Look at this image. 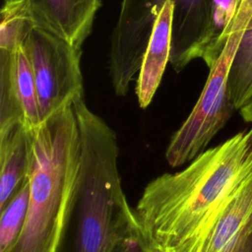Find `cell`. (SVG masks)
I'll return each mask as SVG.
<instances>
[{"mask_svg": "<svg viewBox=\"0 0 252 252\" xmlns=\"http://www.w3.org/2000/svg\"><path fill=\"white\" fill-rule=\"evenodd\" d=\"M168 0H121L112 30L108 73L113 91L125 96L138 74L154 23ZM173 4L169 63L176 73L192 62L208 22L209 0H170Z\"/></svg>", "mask_w": 252, "mask_h": 252, "instance_id": "cell-4", "label": "cell"}, {"mask_svg": "<svg viewBox=\"0 0 252 252\" xmlns=\"http://www.w3.org/2000/svg\"><path fill=\"white\" fill-rule=\"evenodd\" d=\"M252 172V127L207 149L174 173L144 188L135 211L147 252H163L192 236Z\"/></svg>", "mask_w": 252, "mask_h": 252, "instance_id": "cell-1", "label": "cell"}, {"mask_svg": "<svg viewBox=\"0 0 252 252\" xmlns=\"http://www.w3.org/2000/svg\"><path fill=\"white\" fill-rule=\"evenodd\" d=\"M30 183L27 178L0 211V252H9L19 240L29 212Z\"/></svg>", "mask_w": 252, "mask_h": 252, "instance_id": "cell-15", "label": "cell"}, {"mask_svg": "<svg viewBox=\"0 0 252 252\" xmlns=\"http://www.w3.org/2000/svg\"><path fill=\"white\" fill-rule=\"evenodd\" d=\"M244 31L234 32L209 76L192 111L171 136L165 150L169 166L179 167L206 151L217 133L236 110L229 95L227 76L229 65Z\"/></svg>", "mask_w": 252, "mask_h": 252, "instance_id": "cell-5", "label": "cell"}, {"mask_svg": "<svg viewBox=\"0 0 252 252\" xmlns=\"http://www.w3.org/2000/svg\"><path fill=\"white\" fill-rule=\"evenodd\" d=\"M38 24L82 49L92 32L100 0H30Z\"/></svg>", "mask_w": 252, "mask_h": 252, "instance_id": "cell-9", "label": "cell"}, {"mask_svg": "<svg viewBox=\"0 0 252 252\" xmlns=\"http://www.w3.org/2000/svg\"><path fill=\"white\" fill-rule=\"evenodd\" d=\"M224 252H252V219L239 237Z\"/></svg>", "mask_w": 252, "mask_h": 252, "instance_id": "cell-18", "label": "cell"}, {"mask_svg": "<svg viewBox=\"0 0 252 252\" xmlns=\"http://www.w3.org/2000/svg\"><path fill=\"white\" fill-rule=\"evenodd\" d=\"M252 29V0H242L233 27V32Z\"/></svg>", "mask_w": 252, "mask_h": 252, "instance_id": "cell-17", "label": "cell"}, {"mask_svg": "<svg viewBox=\"0 0 252 252\" xmlns=\"http://www.w3.org/2000/svg\"><path fill=\"white\" fill-rule=\"evenodd\" d=\"M252 219V172L188 239L163 252H224Z\"/></svg>", "mask_w": 252, "mask_h": 252, "instance_id": "cell-8", "label": "cell"}, {"mask_svg": "<svg viewBox=\"0 0 252 252\" xmlns=\"http://www.w3.org/2000/svg\"><path fill=\"white\" fill-rule=\"evenodd\" d=\"M30 156V134L24 124L0 130V211L28 178Z\"/></svg>", "mask_w": 252, "mask_h": 252, "instance_id": "cell-11", "label": "cell"}, {"mask_svg": "<svg viewBox=\"0 0 252 252\" xmlns=\"http://www.w3.org/2000/svg\"><path fill=\"white\" fill-rule=\"evenodd\" d=\"M110 252H147L138 226L122 237Z\"/></svg>", "mask_w": 252, "mask_h": 252, "instance_id": "cell-16", "label": "cell"}, {"mask_svg": "<svg viewBox=\"0 0 252 252\" xmlns=\"http://www.w3.org/2000/svg\"><path fill=\"white\" fill-rule=\"evenodd\" d=\"M29 134V212L23 232L9 252H55L80 167V133L73 105L30 128Z\"/></svg>", "mask_w": 252, "mask_h": 252, "instance_id": "cell-3", "label": "cell"}, {"mask_svg": "<svg viewBox=\"0 0 252 252\" xmlns=\"http://www.w3.org/2000/svg\"><path fill=\"white\" fill-rule=\"evenodd\" d=\"M242 0H209L208 22L193 59H202L210 69L220 56L230 35Z\"/></svg>", "mask_w": 252, "mask_h": 252, "instance_id": "cell-12", "label": "cell"}, {"mask_svg": "<svg viewBox=\"0 0 252 252\" xmlns=\"http://www.w3.org/2000/svg\"><path fill=\"white\" fill-rule=\"evenodd\" d=\"M41 122L33 71L24 43L17 50L0 49V130Z\"/></svg>", "mask_w": 252, "mask_h": 252, "instance_id": "cell-7", "label": "cell"}, {"mask_svg": "<svg viewBox=\"0 0 252 252\" xmlns=\"http://www.w3.org/2000/svg\"><path fill=\"white\" fill-rule=\"evenodd\" d=\"M72 105L80 133V167L55 252H110L138 226L122 188L118 139L84 97Z\"/></svg>", "mask_w": 252, "mask_h": 252, "instance_id": "cell-2", "label": "cell"}, {"mask_svg": "<svg viewBox=\"0 0 252 252\" xmlns=\"http://www.w3.org/2000/svg\"><path fill=\"white\" fill-rule=\"evenodd\" d=\"M227 87L236 110L252 97V29L243 32L237 44L229 65Z\"/></svg>", "mask_w": 252, "mask_h": 252, "instance_id": "cell-14", "label": "cell"}, {"mask_svg": "<svg viewBox=\"0 0 252 252\" xmlns=\"http://www.w3.org/2000/svg\"><path fill=\"white\" fill-rule=\"evenodd\" d=\"M238 111L246 122L252 123V97Z\"/></svg>", "mask_w": 252, "mask_h": 252, "instance_id": "cell-19", "label": "cell"}, {"mask_svg": "<svg viewBox=\"0 0 252 252\" xmlns=\"http://www.w3.org/2000/svg\"><path fill=\"white\" fill-rule=\"evenodd\" d=\"M173 4L166 1L154 23L136 83L139 106L147 108L158 91L171 52V25Z\"/></svg>", "mask_w": 252, "mask_h": 252, "instance_id": "cell-10", "label": "cell"}, {"mask_svg": "<svg viewBox=\"0 0 252 252\" xmlns=\"http://www.w3.org/2000/svg\"><path fill=\"white\" fill-rule=\"evenodd\" d=\"M0 17V49L3 50H17L37 23L30 0H4Z\"/></svg>", "mask_w": 252, "mask_h": 252, "instance_id": "cell-13", "label": "cell"}, {"mask_svg": "<svg viewBox=\"0 0 252 252\" xmlns=\"http://www.w3.org/2000/svg\"><path fill=\"white\" fill-rule=\"evenodd\" d=\"M24 45L34 75L41 121L84 97L82 49L38 23Z\"/></svg>", "mask_w": 252, "mask_h": 252, "instance_id": "cell-6", "label": "cell"}]
</instances>
